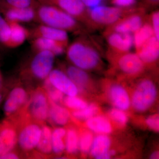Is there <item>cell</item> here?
Listing matches in <instances>:
<instances>
[{
  "instance_id": "6da1fadb",
  "label": "cell",
  "mask_w": 159,
  "mask_h": 159,
  "mask_svg": "<svg viewBox=\"0 0 159 159\" xmlns=\"http://www.w3.org/2000/svg\"><path fill=\"white\" fill-rule=\"evenodd\" d=\"M35 21L76 35L87 34L88 30L77 20L58 7L39 3L36 8Z\"/></svg>"
},
{
  "instance_id": "9a60e30c",
  "label": "cell",
  "mask_w": 159,
  "mask_h": 159,
  "mask_svg": "<svg viewBox=\"0 0 159 159\" xmlns=\"http://www.w3.org/2000/svg\"><path fill=\"white\" fill-rule=\"evenodd\" d=\"M17 141V133L9 119L0 122V157L12 151Z\"/></svg>"
},
{
  "instance_id": "484cf974",
  "label": "cell",
  "mask_w": 159,
  "mask_h": 159,
  "mask_svg": "<svg viewBox=\"0 0 159 159\" xmlns=\"http://www.w3.org/2000/svg\"><path fill=\"white\" fill-rule=\"evenodd\" d=\"M66 130L62 127H57L52 130L51 136L52 152L60 154L65 150V139Z\"/></svg>"
},
{
  "instance_id": "7a4b0ae2",
  "label": "cell",
  "mask_w": 159,
  "mask_h": 159,
  "mask_svg": "<svg viewBox=\"0 0 159 159\" xmlns=\"http://www.w3.org/2000/svg\"><path fill=\"white\" fill-rule=\"evenodd\" d=\"M87 34L79 35L69 44L65 53L71 65L86 71L98 69L102 65L99 51Z\"/></svg>"
},
{
  "instance_id": "1f68e13d",
  "label": "cell",
  "mask_w": 159,
  "mask_h": 159,
  "mask_svg": "<svg viewBox=\"0 0 159 159\" xmlns=\"http://www.w3.org/2000/svg\"><path fill=\"white\" fill-rule=\"evenodd\" d=\"M11 34L9 23L0 12V45L8 47Z\"/></svg>"
},
{
  "instance_id": "4316f807",
  "label": "cell",
  "mask_w": 159,
  "mask_h": 159,
  "mask_svg": "<svg viewBox=\"0 0 159 159\" xmlns=\"http://www.w3.org/2000/svg\"><path fill=\"white\" fill-rule=\"evenodd\" d=\"M52 129L48 125L42 126L41 136L36 147L41 153L48 155L52 152Z\"/></svg>"
},
{
  "instance_id": "8fae6325",
  "label": "cell",
  "mask_w": 159,
  "mask_h": 159,
  "mask_svg": "<svg viewBox=\"0 0 159 159\" xmlns=\"http://www.w3.org/2000/svg\"><path fill=\"white\" fill-rule=\"evenodd\" d=\"M29 96L22 87L13 88L7 94L3 106L4 113L8 118H11L21 108L27 105Z\"/></svg>"
},
{
  "instance_id": "7dc6e473",
  "label": "cell",
  "mask_w": 159,
  "mask_h": 159,
  "mask_svg": "<svg viewBox=\"0 0 159 159\" xmlns=\"http://www.w3.org/2000/svg\"><path fill=\"white\" fill-rule=\"evenodd\" d=\"M38 1H39V0H38Z\"/></svg>"
},
{
  "instance_id": "cb8c5ba5",
  "label": "cell",
  "mask_w": 159,
  "mask_h": 159,
  "mask_svg": "<svg viewBox=\"0 0 159 159\" xmlns=\"http://www.w3.org/2000/svg\"><path fill=\"white\" fill-rule=\"evenodd\" d=\"M86 125L91 131L99 134L107 135L112 130L109 120L102 116H95L88 119Z\"/></svg>"
},
{
  "instance_id": "b9f144b4",
  "label": "cell",
  "mask_w": 159,
  "mask_h": 159,
  "mask_svg": "<svg viewBox=\"0 0 159 159\" xmlns=\"http://www.w3.org/2000/svg\"><path fill=\"white\" fill-rule=\"evenodd\" d=\"M7 89L5 87L4 85H3L2 88L0 89V104H1L5 97L7 95Z\"/></svg>"
},
{
  "instance_id": "bcb514c9",
  "label": "cell",
  "mask_w": 159,
  "mask_h": 159,
  "mask_svg": "<svg viewBox=\"0 0 159 159\" xmlns=\"http://www.w3.org/2000/svg\"><path fill=\"white\" fill-rule=\"evenodd\" d=\"M101 1H102V3H104L107 2H108V1H110V0H101Z\"/></svg>"
},
{
  "instance_id": "7402d4cb",
  "label": "cell",
  "mask_w": 159,
  "mask_h": 159,
  "mask_svg": "<svg viewBox=\"0 0 159 159\" xmlns=\"http://www.w3.org/2000/svg\"><path fill=\"white\" fill-rule=\"evenodd\" d=\"M11 34L7 48H15L23 44L30 37V31L19 23L9 22Z\"/></svg>"
},
{
  "instance_id": "603a6c76",
  "label": "cell",
  "mask_w": 159,
  "mask_h": 159,
  "mask_svg": "<svg viewBox=\"0 0 159 159\" xmlns=\"http://www.w3.org/2000/svg\"><path fill=\"white\" fill-rule=\"evenodd\" d=\"M70 115L69 111L58 103L50 102L48 118L50 122L55 125H64L68 122Z\"/></svg>"
},
{
  "instance_id": "ab89813d",
  "label": "cell",
  "mask_w": 159,
  "mask_h": 159,
  "mask_svg": "<svg viewBox=\"0 0 159 159\" xmlns=\"http://www.w3.org/2000/svg\"><path fill=\"white\" fill-rule=\"evenodd\" d=\"M82 1L88 9L93 8L103 4L101 0H82Z\"/></svg>"
},
{
  "instance_id": "277c9868",
  "label": "cell",
  "mask_w": 159,
  "mask_h": 159,
  "mask_svg": "<svg viewBox=\"0 0 159 159\" xmlns=\"http://www.w3.org/2000/svg\"><path fill=\"white\" fill-rule=\"evenodd\" d=\"M27 68L23 74L43 81L53 70L56 56L48 51H33Z\"/></svg>"
},
{
  "instance_id": "9c48e42d",
  "label": "cell",
  "mask_w": 159,
  "mask_h": 159,
  "mask_svg": "<svg viewBox=\"0 0 159 159\" xmlns=\"http://www.w3.org/2000/svg\"><path fill=\"white\" fill-rule=\"evenodd\" d=\"M28 111L29 116L38 122H44L48 118L50 101L43 89L34 91L29 100Z\"/></svg>"
},
{
  "instance_id": "ba28073f",
  "label": "cell",
  "mask_w": 159,
  "mask_h": 159,
  "mask_svg": "<svg viewBox=\"0 0 159 159\" xmlns=\"http://www.w3.org/2000/svg\"><path fill=\"white\" fill-rule=\"evenodd\" d=\"M38 2L58 7L81 23L87 29L88 9L82 0H39Z\"/></svg>"
},
{
  "instance_id": "8992f818",
  "label": "cell",
  "mask_w": 159,
  "mask_h": 159,
  "mask_svg": "<svg viewBox=\"0 0 159 159\" xmlns=\"http://www.w3.org/2000/svg\"><path fill=\"white\" fill-rule=\"evenodd\" d=\"M148 16L147 11L140 6L136 11L126 15L104 29L103 36L113 32L133 34L147 20Z\"/></svg>"
},
{
  "instance_id": "ffe728a7",
  "label": "cell",
  "mask_w": 159,
  "mask_h": 159,
  "mask_svg": "<svg viewBox=\"0 0 159 159\" xmlns=\"http://www.w3.org/2000/svg\"><path fill=\"white\" fill-rule=\"evenodd\" d=\"M110 139L106 134H99L94 138L90 152L91 155L97 159L110 158L109 154Z\"/></svg>"
},
{
  "instance_id": "52a82bcc",
  "label": "cell",
  "mask_w": 159,
  "mask_h": 159,
  "mask_svg": "<svg viewBox=\"0 0 159 159\" xmlns=\"http://www.w3.org/2000/svg\"><path fill=\"white\" fill-rule=\"evenodd\" d=\"M107 51V57L116 63L121 73L129 77H135L142 74L145 66L136 53L130 51L124 54H117Z\"/></svg>"
},
{
  "instance_id": "d6986e66",
  "label": "cell",
  "mask_w": 159,
  "mask_h": 159,
  "mask_svg": "<svg viewBox=\"0 0 159 159\" xmlns=\"http://www.w3.org/2000/svg\"><path fill=\"white\" fill-rule=\"evenodd\" d=\"M109 96L116 108L124 111L129 108L131 102L129 95L122 86L118 84L111 86L109 91Z\"/></svg>"
},
{
  "instance_id": "8d00e7d4",
  "label": "cell",
  "mask_w": 159,
  "mask_h": 159,
  "mask_svg": "<svg viewBox=\"0 0 159 159\" xmlns=\"http://www.w3.org/2000/svg\"><path fill=\"white\" fill-rule=\"evenodd\" d=\"M112 6L121 8H129L136 6L138 0H110Z\"/></svg>"
},
{
  "instance_id": "836d02e7",
  "label": "cell",
  "mask_w": 159,
  "mask_h": 159,
  "mask_svg": "<svg viewBox=\"0 0 159 159\" xmlns=\"http://www.w3.org/2000/svg\"><path fill=\"white\" fill-rule=\"evenodd\" d=\"M93 139V136L90 132H86L81 135L79 140V149L81 152L86 153L90 151Z\"/></svg>"
},
{
  "instance_id": "30bf717a",
  "label": "cell",
  "mask_w": 159,
  "mask_h": 159,
  "mask_svg": "<svg viewBox=\"0 0 159 159\" xmlns=\"http://www.w3.org/2000/svg\"><path fill=\"white\" fill-rule=\"evenodd\" d=\"M42 126L36 122L25 123L17 134V142L22 150L29 152L36 148L41 136Z\"/></svg>"
},
{
  "instance_id": "e575fe53",
  "label": "cell",
  "mask_w": 159,
  "mask_h": 159,
  "mask_svg": "<svg viewBox=\"0 0 159 159\" xmlns=\"http://www.w3.org/2000/svg\"><path fill=\"white\" fill-rule=\"evenodd\" d=\"M109 115L114 122L119 125H124L128 121V117L124 111L116 108L111 109L109 112Z\"/></svg>"
},
{
  "instance_id": "f1b7e54d",
  "label": "cell",
  "mask_w": 159,
  "mask_h": 159,
  "mask_svg": "<svg viewBox=\"0 0 159 159\" xmlns=\"http://www.w3.org/2000/svg\"><path fill=\"white\" fill-rule=\"evenodd\" d=\"M79 137L75 129H70L66 131L65 137V150L68 153H76L79 149Z\"/></svg>"
},
{
  "instance_id": "44dd1931",
  "label": "cell",
  "mask_w": 159,
  "mask_h": 159,
  "mask_svg": "<svg viewBox=\"0 0 159 159\" xmlns=\"http://www.w3.org/2000/svg\"><path fill=\"white\" fill-rule=\"evenodd\" d=\"M62 70L77 86L79 91L83 90L90 84L92 80L87 71L75 66L68 65Z\"/></svg>"
},
{
  "instance_id": "ac0fdd59",
  "label": "cell",
  "mask_w": 159,
  "mask_h": 159,
  "mask_svg": "<svg viewBox=\"0 0 159 159\" xmlns=\"http://www.w3.org/2000/svg\"><path fill=\"white\" fill-rule=\"evenodd\" d=\"M31 48L32 51H48L52 52L55 56L65 53L67 47L61 43L43 37L31 39Z\"/></svg>"
},
{
  "instance_id": "7c38bea8",
  "label": "cell",
  "mask_w": 159,
  "mask_h": 159,
  "mask_svg": "<svg viewBox=\"0 0 159 159\" xmlns=\"http://www.w3.org/2000/svg\"><path fill=\"white\" fill-rule=\"evenodd\" d=\"M108 45L107 51L121 54L130 51L134 47L133 34L111 32L104 35Z\"/></svg>"
},
{
  "instance_id": "e0dca14e",
  "label": "cell",
  "mask_w": 159,
  "mask_h": 159,
  "mask_svg": "<svg viewBox=\"0 0 159 159\" xmlns=\"http://www.w3.org/2000/svg\"><path fill=\"white\" fill-rule=\"evenodd\" d=\"M1 12L8 22L29 23L35 21L36 19V8L7 9Z\"/></svg>"
},
{
  "instance_id": "4fadbf2b",
  "label": "cell",
  "mask_w": 159,
  "mask_h": 159,
  "mask_svg": "<svg viewBox=\"0 0 159 159\" xmlns=\"http://www.w3.org/2000/svg\"><path fill=\"white\" fill-rule=\"evenodd\" d=\"M47 78L54 87L66 96H77L79 93L77 86L61 69H53Z\"/></svg>"
},
{
  "instance_id": "ee69618b",
  "label": "cell",
  "mask_w": 159,
  "mask_h": 159,
  "mask_svg": "<svg viewBox=\"0 0 159 159\" xmlns=\"http://www.w3.org/2000/svg\"><path fill=\"white\" fill-rule=\"evenodd\" d=\"M3 85H4V83H3L2 75V73L0 70V89L2 88Z\"/></svg>"
},
{
  "instance_id": "d6a6232c",
  "label": "cell",
  "mask_w": 159,
  "mask_h": 159,
  "mask_svg": "<svg viewBox=\"0 0 159 159\" xmlns=\"http://www.w3.org/2000/svg\"><path fill=\"white\" fill-rule=\"evenodd\" d=\"M63 102L66 107L74 111L82 109L88 105L84 100L77 96H66L64 98Z\"/></svg>"
},
{
  "instance_id": "3957f363",
  "label": "cell",
  "mask_w": 159,
  "mask_h": 159,
  "mask_svg": "<svg viewBox=\"0 0 159 159\" xmlns=\"http://www.w3.org/2000/svg\"><path fill=\"white\" fill-rule=\"evenodd\" d=\"M140 7L139 4L129 8H121L101 4L88 9V21L87 29L89 32L105 29L126 15L136 11Z\"/></svg>"
},
{
  "instance_id": "7bdbcfd3",
  "label": "cell",
  "mask_w": 159,
  "mask_h": 159,
  "mask_svg": "<svg viewBox=\"0 0 159 159\" xmlns=\"http://www.w3.org/2000/svg\"><path fill=\"white\" fill-rule=\"evenodd\" d=\"M159 153L158 152L156 151L151 154L150 155V158L152 159H159Z\"/></svg>"
},
{
  "instance_id": "83f0119b",
  "label": "cell",
  "mask_w": 159,
  "mask_h": 159,
  "mask_svg": "<svg viewBox=\"0 0 159 159\" xmlns=\"http://www.w3.org/2000/svg\"><path fill=\"white\" fill-rule=\"evenodd\" d=\"M39 3L38 0H0V12L7 9L36 8Z\"/></svg>"
},
{
  "instance_id": "5bb4252c",
  "label": "cell",
  "mask_w": 159,
  "mask_h": 159,
  "mask_svg": "<svg viewBox=\"0 0 159 159\" xmlns=\"http://www.w3.org/2000/svg\"><path fill=\"white\" fill-rule=\"evenodd\" d=\"M29 31V39H32L35 38L43 37L61 43L66 47L69 45L68 34L67 31L64 30L39 24Z\"/></svg>"
},
{
  "instance_id": "f35d334b",
  "label": "cell",
  "mask_w": 159,
  "mask_h": 159,
  "mask_svg": "<svg viewBox=\"0 0 159 159\" xmlns=\"http://www.w3.org/2000/svg\"><path fill=\"white\" fill-rule=\"evenodd\" d=\"M138 3L147 11L157 8L159 5V0H140Z\"/></svg>"
},
{
  "instance_id": "f6af8a7d",
  "label": "cell",
  "mask_w": 159,
  "mask_h": 159,
  "mask_svg": "<svg viewBox=\"0 0 159 159\" xmlns=\"http://www.w3.org/2000/svg\"><path fill=\"white\" fill-rule=\"evenodd\" d=\"M109 154L110 155L111 157L112 156L115 155L116 154V152L113 150H110Z\"/></svg>"
},
{
  "instance_id": "60d3db41",
  "label": "cell",
  "mask_w": 159,
  "mask_h": 159,
  "mask_svg": "<svg viewBox=\"0 0 159 159\" xmlns=\"http://www.w3.org/2000/svg\"><path fill=\"white\" fill-rule=\"evenodd\" d=\"M19 157L17 154L13 152L12 151L8 152L0 157V159H18Z\"/></svg>"
},
{
  "instance_id": "2e32d148",
  "label": "cell",
  "mask_w": 159,
  "mask_h": 159,
  "mask_svg": "<svg viewBox=\"0 0 159 159\" xmlns=\"http://www.w3.org/2000/svg\"><path fill=\"white\" fill-rule=\"evenodd\" d=\"M135 53L145 66L157 62L159 58V40L155 36L149 39Z\"/></svg>"
},
{
  "instance_id": "5b68a950",
  "label": "cell",
  "mask_w": 159,
  "mask_h": 159,
  "mask_svg": "<svg viewBox=\"0 0 159 159\" xmlns=\"http://www.w3.org/2000/svg\"><path fill=\"white\" fill-rule=\"evenodd\" d=\"M157 95V87L153 81L148 78H144L139 81L134 92L132 105L138 111H145L153 104Z\"/></svg>"
},
{
  "instance_id": "74e56055",
  "label": "cell",
  "mask_w": 159,
  "mask_h": 159,
  "mask_svg": "<svg viewBox=\"0 0 159 159\" xmlns=\"http://www.w3.org/2000/svg\"><path fill=\"white\" fill-rule=\"evenodd\" d=\"M146 123L150 129L156 132L159 131V118L157 114L152 115L148 117L146 120Z\"/></svg>"
},
{
  "instance_id": "d590c367",
  "label": "cell",
  "mask_w": 159,
  "mask_h": 159,
  "mask_svg": "<svg viewBox=\"0 0 159 159\" xmlns=\"http://www.w3.org/2000/svg\"><path fill=\"white\" fill-rule=\"evenodd\" d=\"M148 20L152 27L154 36L159 40V9H154L150 15H148Z\"/></svg>"
},
{
  "instance_id": "4dcf8cb0",
  "label": "cell",
  "mask_w": 159,
  "mask_h": 159,
  "mask_svg": "<svg viewBox=\"0 0 159 159\" xmlns=\"http://www.w3.org/2000/svg\"><path fill=\"white\" fill-rule=\"evenodd\" d=\"M99 111L98 107L94 103L88 104L82 109L74 111L72 116L80 120H87L96 116Z\"/></svg>"
},
{
  "instance_id": "d4e9b609",
  "label": "cell",
  "mask_w": 159,
  "mask_h": 159,
  "mask_svg": "<svg viewBox=\"0 0 159 159\" xmlns=\"http://www.w3.org/2000/svg\"><path fill=\"white\" fill-rule=\"evenodd\" d=\"M134 47L135 51L139 50L147 40L154 36L152 27L147 19V20L133 34Z\"/></svg>"
},
{
  "instance_id": "f546056e",
  "label": "cell",
  "mask_w": 159,
  "mask_h": 159,
  "mask_svg": "<svg viewBox=\"0 0 159 159\" xmlns=\"http://www.w3.org/2000/svg\"><path fill=\"white\" fill-rule=\"evenodd\" d=\"M43 89L44 90L50 102L58 103L63 101L64 98V94L54 87L49 82L48 78L43 81Z\"/></svg>"
}]
</instances>
